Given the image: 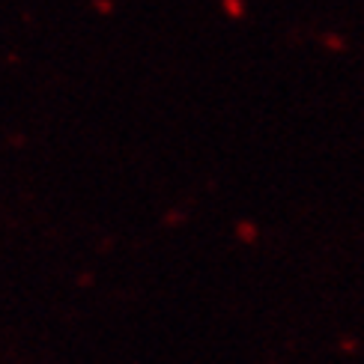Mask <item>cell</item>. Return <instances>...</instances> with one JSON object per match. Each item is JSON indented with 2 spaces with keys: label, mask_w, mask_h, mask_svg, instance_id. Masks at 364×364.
Masks as SVG:
<instances>
[{
  "label": "cell",
  "mask_w": 364,
  "mask_h": 364,
  "mask_svg": "<svg viewBox=\"0 0 364 364\" xmlns=\"http://www.w3.org/2000/svg\"><path fill=\"white\" fill-rule=\"evenodd\" d=\"M239 236H242V239H254V227H251L248 221H242V224H239Z\"/></svg>",
  "instance_id": "1"
}]
</instances>
